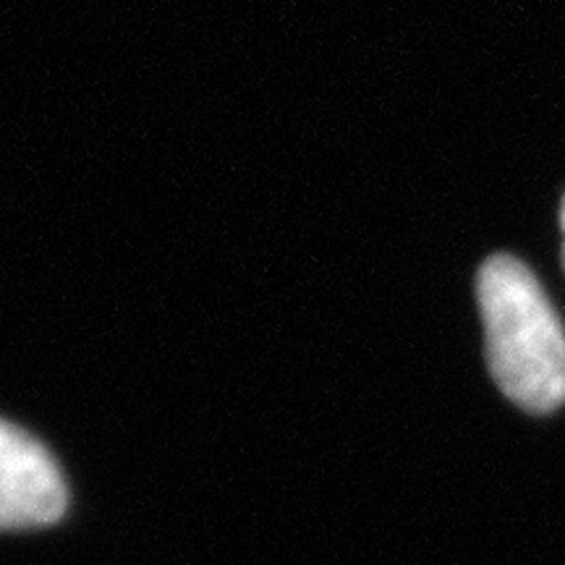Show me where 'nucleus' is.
Returning a JSON list of instances; mask_svg holds the SVG:
<instances>
[{"label": "nucleus", "mask_w": 565, "mask_h": 565, "mask_svg": "<svg viewBox=\"0 0 565 565\" xmlns=\"http://www.w3.org/2000/svg\"><path fill=\"white\" fill-rule=\"evenodd\" d=\"M487 364L515 406L550 414L565 404V330L534 273L494 254L477 275Z\"/></svg>", "instance_id": "obj_1"}, {"label": "nucleus", "mask_w": 565, "mask_h": 565, "mask_svg": "<svg viewBox=\"0 0 565 565\" xmlns=\"http://www.w3.org/2000/svg\"><path fill=\"white\" fill-rule=\"evenodd\" d=\"M561 225H563V236H565V200H563V210H561ZM563 265H565V244H563Z\"/></svg>", "instance_id": "obj_3"}, {"label": "nucleus", "mask_w": 565, "mask_h": 565, "mask_svg": "<svg viewBox=\"0 0 565 565\" xmlns=\"http://www.w3.org/2000/svg\"><path fill=\"white\" fill-rule=\"evenodd\" d=\"M68 508V487L38 437L0 419V532L53 526Z\"/></svg>", "instance_id": "obj_2"}]
</instances>
